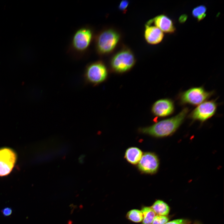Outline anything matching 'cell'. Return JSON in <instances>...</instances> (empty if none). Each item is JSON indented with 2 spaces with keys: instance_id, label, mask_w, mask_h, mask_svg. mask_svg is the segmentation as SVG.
<instances>
[{
  "instance_id": "cell-1",
  "label": "cell",
  "mask_w": 224,
  "mask_h": 224,
  "mask_svg": "<svg viewBox=\"0 0 224 224\" xmlns=\"http://www.w3.org/2000/svg\"><path fill=\"white\" fill-rule=\"evenodd\" d=\"M189 111L185 107L178 114L161 120L152 125L140 129L142 133L157 138L169 136L175 132L183 122Z\"/></svg>"
},
{
  "instance_id": "cell-2",
  "label": "cell",
  "mask_w": 224,
  "mask_h": 224,
  "mask_svg": "<svg viewBox=\"0 0 224 224\" xmlns=\"http://www.w3.org/2000/svg\"><path fill=\"white\" fill-rule=\"evenodd\" d=\"M93 37V31L87 25L77 30L74 33L68 52L73 57L82 58L87 53Z\"/></svg>"
},
{
  "instance_id": "cell-3",
  "label": "cell",
  "mask_w": 224,
  "mask_h": 224,
  "mask_svg": "<svg viewBox=\"0 0 224 224\" xmlns=\"http://www.w3.org/2000/svg\"><path fill=\"white\" fill-rule=\"evenodd\" d=\"M119 38V33L112 29L106 30L100 32L95 40L97 52L100 54L111 52L115 47Z\"/></svg>"
},
{
  "instance_id": "cell-4",
  "label": "cell",
  "mask_w": 224,
  "mask_h": 224,
  "mask_svg": "<svg viewBox=\"0 0 224 224\" xmlns=\"http://www.w3.org/2000/svg\"><path fill=\"white\" fill-rule=\"evenodd\" d=\"M213 93V91H206L202 86L195 87L181 92L178 97L181 104L198 105L206 101Z\"/></svg>"
},
{
  "instance_id": "cell-5",
  "label": "cell",
  "mask_w": 224,
  "mask_h": 224,
  "mask_svg": "<svg viewBox=\"0 0 224 224\" xmlns=\"http://www.w3.org/2000/svg\"><path fill=\"white\" fill-rule=\"evenodd\" d=\"M107 75V71L105 65L101 61H97L86 66L83 77L87 84L95 85L104 81Z\"/></svg>"
},
{
  "instance_id": "cell-6",
  "label": "cell",
  "mask_w": 224,
  "mask_h": 224,
  "mask_svg": "<svg viewBox=\"0 0 224 224\" xmlns=\"http://www.w3.org/2000/svg\"><path fill=\"white\" fill-rule=\"evenodd\" d=\"M135 62L134 56L129 50L124 49L117 53L112 58L111 65L118 72H123L130 69Z\"/></svg>"
},
{
  "instance_id": "cell-7",
  "label": "cell",
  "mask_w": 224,
  "mask_h": 224,
  "mask_svg": "<svg viewBox=\"0 0 224 224\" xmlns=\"http://www.w3.org/2000/svg\"><path fill=\"white\" fill-rule=\"evenodd\" d=\"M217 107L216 100H206L198 105L190 113L189 117L194 121L203 122L214 115Z\"/></svg>"
},
{
  "instance_id": "cell-8",
  "label": "cell",
  "mask_w": 224,
  "mask_h": 224,
  "mask_svg": "<svg viewBox=\"0 0 224 224\" xmlns=\"http://www.w3.org/2000/svg\"><path fill=\"white\" fill-rule=\"evenodd\" d=\"M17 155L12 149L8 147L0 148V176L9 174L16 163Z\"/></svg>"
},
{
  "instance_id": "cell-9",
  "label": "cell",
  "mask_w": 224,
  "mask_h": 224,
  "mask_svg": "<svg viewBox=\"0 0 224 224\" xmlns=\"http://www.w3.org/2000/svg\"><path fill=\"white\" fill-rule=\"evenodd\" d=\"M159 165V159L154 153L145 152L138 164V168L140 172L147 174H154L157 171Z\"/></svg>"
},
{
  "instance_id": "cell-10",
  "label": "cell",
  "mask_w": 224,
  "mask_h": 224,
  "mask_svg": "<svg viewBox=\"0 0 224 224\" xmlns=\"http://www.w3.org/2000/svg\"><path fill=\"white\" fill-rule=\"evenodd\" d=\"M174 110V102L172 100L168 98L157 100L154 103L152 108L153 114L159 117L168 116L172 114Z\"/></svg>"
},
{
  "instance_id": "cell-11",
  "label": "cell",
  "mask_w": 224,
  "mask_h": 224,
  "mask_svg": "<svg viewBox=\"0 0 224 224\" xmlns=\"http://www.w3.org/2000/svg\"><path fill=\"white\" fill-rule=\"evenodd\" d=\"M152 23L163 32L172 33L175 31V27L172 21L165 15L158 16L149 20L147 24L151 25Z\"/></svg>"
},
{
  "instance_id": "cell-12",
  "label": "cell",
  "mask_w": 224,
  "mask_h": 224,
  "mask_svg": "<svg viewBox=\"0 0 224 224\" xmlns=\"http://www.w3.org/2000/svg\"><path fill=\"white\" fill-rule=\"evenodd\" d=\"M164 35L163 32L156 26L145 25L144 37L148 43L152 44H158L162 40Z\"/></svg>"
},
{
  "instance_id": "cell-13",
  "label": "cell",
  "mask_w": 224,
  "mask_h": 224,
  "mask_svg": "<svg viewBox=\"0 0 224 224\" xmlns=\"http://www.w3.org/2000/svg\"><path fill=\"white\" fill-rule=\"evenodd\" d=\"M142 155V151L138 148L131 147L126 150L124 157L129 163L135 165L138 164Z\"/></svg>"
},
{
  "instance_id": "cell-14",
  "label": "cell",
  "mask_w": 224,
  "mask_h": 224,
  "mask_svg": "<svg viewBox=\"0 0 224 224\" xmlns=\"http://www.w3.org/2000/svg\"><path fill=\"white\" fill-rule=\"evenodd\" d=\"M151 207L156 215L166 216L170 212L169 206L165 202L161 200L156 201Z\"/></svg>"
},
{
  "instance_id": "cell-15",
  "label": "cell",
  "mask_w": 224,
  "mask_h": 224,
  "mask_svg": "<svg viewBox=\"0 0 224 224\" xmlns=\"http://www.w3.org/2000/svg\"><path fill=\"white\" fill-rule=\"evenodd\" d=\"M141 211L143 215L142 224H152L156 215L152 208L145 207L142 208Z\"/></svg>"
},
{
  "instance_id": "cell-16",
  "label": "cell",
  "mask_w": 224,
  "mask_h": 224,
  "mask_svg": "<svg viewBox=\"0 0 224 224\" xmlns=\"http://www.w3.org/2000/svg\"><path fill=\"white\" fill-rule=\"evenodd\" d=\"M127 217L128 219L135 222H141L143 219V215L142 212L136 209L129 211L127 213Z\"/></svg>"
},
{
  "instance_id": "cell-17",
  "label": "cell",
  "mask_w": 224,
  "mask_h": 224,
  "mask_svg": "<svg viewBox=\"0 0 224 224\" xmlns=\"http://www.w3.org/2000/svg\"><path fill=\"white\" fill-rule=\"evenodd\" d=\"M207 9L203 5H200L194 8L192 11V14L193 16L200 21L203 19L206 15Z\"/></svg>"
},
{
  "instance_id": "cell-18",
  "label": "cell",
  "mask_w": 224,
  "mask_h": 224,
  "mask_svg": "<svg viewBox=\"0 0 224 224\" xmlns=\"http://www.w3.org/2000/svg\"><path fill=\"white\" fill-rule=\"evenodd\" d=\"M169 220V218L166 216L156 215L152 224H165Z\"/></svg>"
},
{
  "instance_id": "cell-19",
  "label": "cell",
  "mask_w": 224,
  "mask_h": 224,
  "mask_svg": "<svg viewBox=\"0 0 224 224\" xmlns=\"http://www.w3.org/2000/svg\"><path fill=\"white\" fill-rule=\"evenodd\" d=\"M190 222L187 219H180L168 222L165 224H190Z\"/></svg>"
},
{
  "instance_id": "cell-20",
  "label": "cell",
  "mask_w": 224,
  "mask_h": 224,
  "mask_svg": "<svg viewBox=\"0 0 224 224\" xmlns=\"http://www.w3.org/2000/svg\"><path fill=\"white\" fill-rule=\"evenodd\" d=\"M129 2L127 0H123L122 1L119 5V9L122 11H124L128 7Z\"/></svg>"
},
{
  "instance_id": "cell-21",
  "label": "cell",
  "mask_w": 224,
  "mask_h": 224,
  "mask_svg": "<svg viewBox=\"0 0 224 224\" xmlns=\"http://www.w3.org/2000/svg\"><path fill=\"white\" fill-rule=\"evenodd\" d=\"M1 212L4 216L7 217L9 216L11 214L12 210L10 208L6 207L3 209Z\"/></svg>"
},
{
  "instance_id": "cell-22",
  "label": "cell",
  "mask_w": 224,
  "mask_h": 224,
  "mask_svg": "<svg viewBox=\"0 0 224 224\" xmlns=\"http://www.w3.org/2000/svg\"><path fill=\"white\" fill-rule=\"evenodd\" d=\"M187 16L185 15L182 16L180 18V21L181 22H184L186 19Z\"/></svg>"
},
{
  "instance_id": "cell-23",
  "label": "cell",
  "mask_w": 224,
  "mask_h": 224,
  "mask_svg": "<svg viewBox=\"0 0 224 224\" xmlns=\"http://www.w3.org/2000/svg\"><path fill=\"white\" fill-rule=\"evenodd\" d=\"M194 224H200L198 223H195Z\"/></svg>"
}]
</instances>
